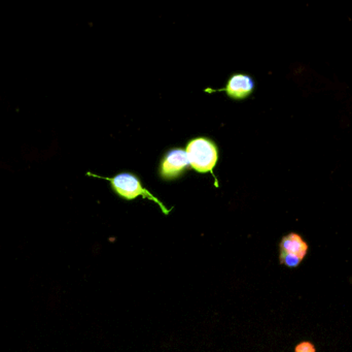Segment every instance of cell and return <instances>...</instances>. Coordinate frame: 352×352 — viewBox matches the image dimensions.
Instances as JSON below:
<instances>
[{
    "label": "cell",
    "mask_w": 352,
    "mask_h": 352,
    "mask_svg": "<svg viewBox=\"0 0 352 352\" xmlns=\"http://www.w3.org/2000/svg\"><path fill=\"white\" fill-rule=\"evenodd\" d=\"M107 180L111 181L113 189L122 198H126V200H134V198H138V196H142L144 198H148V200L156 203L160 207L163 214H170L171 209L166 208L160 200H158L156 196H153L146 188L142 187L138 178L132 175V174H120V175L116 176V177L111 178V179Z\"/></svg>",
    "instance_id": "2"
},
{
    "label": "cell",
    "mask_w": 352,
    "mask_h": 352,
    "mask_svg": "<svg viewBox=\"0 0 352 352\" xmlns=\"http://www.w3.org/2000/svg\"><path fill=\"white\" fill-rule=\"evenodd\" d=\"M190 165L186 151L175 149L170 151L161 165V176L165 179H173L177 177Z\"/></svg>",
    "instance_id": "4"
},
{
    "label": "cell",
    "mask_w": 352,
    "mask_h": 352,
    "mask_svg": "<svg viewBox=\"0 0 352 352\" xmlns=\"http://www.w3.org/2000/svg\"><path fill=\"white\" fill-rule=\"evenodd\" d=\"M309 246L297 233H289L279 243V262L289 269H296L307 256Z\"/></svg>",
    "instance_id": "3"
},
{
    "label": "cell",
    "mask_w": 352,
    "mask_h": 352,
    "mask_svg": "<svg viewBox=\"0 0 352 352\" xmlns=\"http://www.w3.org/2000/svg\"><path fill=\"white\" fill-rule=\"evenodd\" d=\"M188 163L199 173H213L217 165V149L211 141L204 138H195L186 147Z\"/></svg>",
    "instance_id": "1"
},
{
    "label": "cell",
    "mask_w": 352,
    "mask_h": 352,
    "mask_svg": "<svg viewBox=\"0 0 352 352\" xmlns=\"http://www.w3.org/2000/svg\"><path fill=\"white\" fill-rule=\"evenodd\" d=\"M254 81L245 74H235L230 79L225 91L232 99H242L254 90Z\"/></svg>",
    "instance_id": "5"
},
{
    "label": "cell",
    "mask_w": 352,
    "mask_h": 352,
    "mask_svg": "<svg viewBox=\"0 0 352 352\" xmlns=\"http://www.w3.org/2000/svg\"><path fill=\"white\" fill-rule=\"evenodd\" d=\"M295 352H316V349L311 342L304 341L296 346Z\"/></svg>",
    "instance_id": "6"
}]
</instances>
